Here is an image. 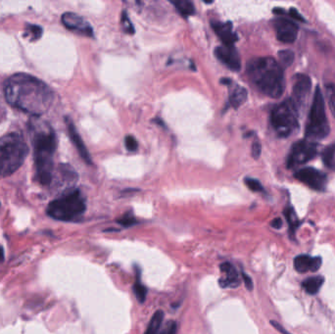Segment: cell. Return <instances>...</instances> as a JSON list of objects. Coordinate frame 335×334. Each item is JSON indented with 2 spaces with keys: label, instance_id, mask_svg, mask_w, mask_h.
I'll return each instance as SVG.
<instances>
[{
  "label": "cell",
  "instance_id": "obj_1",
  "mask_svg": "<svg viewBox=\"0 0 335 334\" xmlns=\"http://www.w3.org/2000/svg\"><path fill=\"white\" fill-rule=\"evenodd\" d=\"M4 96L13 108L34 117L46 113L54 99L52 89L45 82L25 73H18L7 79Z\"/></svg>",
  "mask_w": 335,
  "mask_h": 334
},
{
  "label": "cell",
  "instance_id": "obj_2",
  "mask_svg": "<svg viewBox=\"0 0 335 334\" xmlns=\"http://www.w3.org/2000/svg\"><path fill=\"white\" fill-rule=\"evenodd\" d=\"M32 139L36 180L48 185L52 182L54 163L53 155L57 148L55 131L44 123L32 124Z\"/></svg>",
  "mask_w": 335,
  "mask_h": 334
},
{
  "label": "cell",
  "instance_id": "obj_3",
  "mask_svg": "<svg viewBox=\"0 0 335 334\" xmlns=\"http://www.w3.org/2000/svg\"><path fill=\"white\" fill-rule=\"evenodd\" d=\"M247 75L252 83L265 96L279 98L285 89L282 67L271 57H259L247 65Z\"/></svg>",
  "mask_w": 335,
  "mask_h": 334
},
{
  "label": "cell",
  "instance_id": "obj_4",
  "mask_svg": "<svg viewBox=\"0 0 335 334\" xmlns=\"http://www.w3.org/2000/svg\"><path fill=\"white\" fill-rule=\"evenodd\" d=\"M29 154V146L22 134L6 133L0 137V178L14 174Z\"/></svg>",
  "mask_w": 335,
  "mask_h": 334
},
{
  "label": "cell",
  "instance_id": "obj_5",
  "mask_svg": "<svg viewBox=\"0 0 335 334\" xmlns=\"http://www.w3.org/2000/svg\"><path fill=\"white\" fill-rule=\"evenodd\" d=\"M86 205L80 190H71L51 201L46 209L48 216L62 222L75 221L85 212Z\"/></svg>",
  "mask_w": 335,
  "mask_h": 334
},
{
  "label": "cell",
  "instance_id": "obj_6",
  "mask_svg": "<svg viewBox=\"0 0 335 334\" xmlns=\"http://www.w3.org/2000/svg\"><path fill=\"white\" fill-rule=\"evenodd\" d=\"M329 123L326 118L324 98L319 86L316 88L313 103L306 125V139L319 140L323 139L329 134Z\"/></svg>",
  "mask_w": 335,
  "mask_h": 334
},
{
  "label": "cell",
  "instance_id": "obj_7",
  "mask_svg": "<svg viewBox=\"0 0 335 334\" xmlns=\"http://www.w3.org/2000/svg\"><path fill=\"white\" fill-rule=\"evenodd\" d=\"M271 123L276 134L282 138L290 136L298 129V108L291 98L272 109Z\"/></svg>",
  "mask_w": 335,
  "mask_h": 334
},
{
  "label": "cell",
  "instance_id": "obj_8",
  "mask_svg": "<svg viewBox=\"0 0 335 334\" xmlns=\"http://www.w3.org/2000/svg\"><path fill=\"white\" fill-rule=\"evenodd\" d=\"M318 154V144L309 139H302L292 145L288 154V167L296 168L315 159Z\"/></svg>",
  "mask_w": 335,
  "mask_h": 334
},
{
  "label": "cell",
  "instance_id": "obj_9",
  "mask_svg": "<svg viewBox=\"0 0 335 334\" xmlns=\"http://www.w3.org/2000/svg\"><path fill=\"white\" fill-rule=\"evenodd\" d=\"M295 178L301 181L311 189L317 191L325 190L327 184V176L315 168H304L299 170L295 175Z\"/></svg>",
  "mask_w": 335,
  "mask_h": 334
},
{
  "label": "cell",
  "instance_id": "obj_10",
  "mask_svg": "<svg viewBox=\"0 0 335 334\" xmlns=\"http://www.w3.org/2000/svg\"><path fill=\"white\" fill-rule=\"evenodd\" d=\"M312 90V80L304 74H297L293 77V97L291 98L297 108L304 107Z\"/></svg>",
  "mask_w": 335,
  "mask_h": 334
},
{
  "label": "cell",
  "instance_id": "obj_11",
  "mask_svg": "<svg viewBox=\"0 0 335 334\" xmlns=\"http://www.w3.org/2000/svg\"><path fill=\"white\" fill-rule=\"evenodd\" d=\"M61 21L68 30L80 33L84 36H92L93 30L90 24L83 18L76 13L67 12L61 17Z\"/></svg>",
  "mask_w": 335,
  "mask_h": 334
},
{
  "label": "cell",
  "instance_id": "obj_12",
  "mask_svg": "<svg viewBox=\"0 0 335 334\" xmlns=\"http://www.w3.org/2000/svg\"><path fill=\"white\" fill-rule=\"evenodd\" d=\"M276 37L283 43H293L298 35V26L285 18H278L273 22Z\"/></svg>",
  "mask_w": 335,
  "mask_h": 334
},
{
  "label": "cell",
  "instance_id": "obj_13",
  "mask_svg": "<svg viewBox=\"0 0 335 334\" xmlns=\"http://www.w3.org/2000/svg\"><path fill=\"white\" fill-rule=\"evenodd\" d=\"M216 57L227 68L232 71H240L241 69V59L240 53L233 45H221L215 50Z\"/></svg>",
  "mask_w": 335,
  "mask_h": 334
},
{
  "label": "cell",
  "instance_id": "obj_14",
  "mask_svg": "<svg viewBox=\"0 0 335 334\" xmlns=\"http://www.w3.org/2000/svg\"><path fill=\"white\" fill-rule=\"evenodd\" d=\"M211 27L224 45H233L234 42L237 41L238 36L233 31V27L230 22L212 21Z\"/></svg>",
  "mask_w": 335,
  "mask_h": 334
},
{
  "label": "cell",
  "instance_id": "obj_15",
  "mask_svg": "<svg viewBox=\"0 0 335 334\" xmlns=\"http://www.w3.org/2000/svg\"><path fill=\"white\" fill-rule=\"evenodd\" d=\"M65 123H66V126H67L69 136H70V138H71L73 144L75 145L77 151L79 152L80 158L83 160L86 164L91 165L92 162H91L90 155H89V153H88L85 145H84L83 141H82V138L80 137V135L79 134V131L77 130V128L75 127V124L73 123V121L69 117L65 118Z\"/></svg>",
  "mask_w": 335,
  "mask_h": 334
},
{
  "label": "cell",
  "instance_id": "obj_16",
  "mask_svg": "<svg viewBox=\"0 0 335 334\" xmlns=\"http://www.w3.org/2000/svg\"><path fill=\"white\" fill-rule=\"evenodd\" d=\"M222 276L220 277L219 283L222 288H236L240 285L241 278L235 267L230 263H223L220 266Z\"/></svg>",
  "mask_w": 335,
  "mask_h": 334
},
{
  "label": "cell",
  "instance_id": "obj_17",
  "mask_svg": "<svg viewBox=\"0 0 335 334\" xmlns=\"http://www.w3.org/2000/svg\"><path fill=\"white\" fill-rule=\"evenodd\" d=\"M320 257H310L308 255H299L294 259V269L299 273H305L307 271H319L321 267Z\"/></svg>",
  "mask_w": 335,
  "mask_h": 334
},
{
  "label": "cell",
  "instance_id": "obj_18",
  "mask_svg": "<svg viewBox=\"0 0 335 334\" xmlns=\"http://www.w3.org/2000/svg\"><path fill=\"white\" fill-rule=\"evenodd\" d=\"M247 100V90L241 86L235 84L230 88L229 91V104L232 108L237 109L243 105Z\"/></svg>",
  "mask_w": 335,
  "mask_h": 334
},
{
  "label": "cell",
  "instance_id": "obj_19",
  "mask_svg": "<svg viewBox=\"0 0 335 334\" xmlns=\"http://www.w3.org/2000/svg\"><path fill=\"white\" fill-rule=\"evenodd\" d=\"M324 282L323 276H313L304 280L302 283L304 290L311 295L317 294Z\"/></svg>",
  "mask_w": 335,
  "mask_h": 334
},
{
  "label": "cell",
  "instance_id": "obj_20",
  "mask_svg": "<svg viewBox=\"0 0 335 334\" xmlns=\"http://www.w3.org/2000/svg\"><path fill=\"white\" fill-rule=\"evenodd\" d=\"M164 318H165V314L162 310L156 311L148 323L145 334H158Z\"/></svg>",
  "mask_w": 335,
  "mask_h": 334
},
{
  "label": "cell",
  "instance_id": "obj_21",
  "mask_svg": "<svg viewBox=\"0 0 335 334\" xmlns=\"http://www.w3.org/2000/svg\"><path fill=\"white\" fill-rule=\"evenodd\" d=\"M171 3L176 7L178 13L182 17L192 16L195 12L194 4L188 0H173Z\"/></svg>",
  "mask_w": 335,
  "mask_h": 334
},
{
  "label": "cell",
  "instance_id": "obj_22",
  "mask_svg": "<svg viewBox=\"0 0 335 334\" xmlns=\"http://www.w3.org/2000/svg\"><path fill=\"white\" fill-rule=\"evenodd\" d=\"M133 293L135 298L138 300L140 304H143L146 301V296H147V288L141 283L140 281V272L139 270L136 271V276H135V281L133 283Z\"/></svg>",
  "mask_w": 335,
  "mask_h": 334
},
{
  "label": "cell",
  "instance_id": "obj_23",
  "mask_svg": "<svg viewBox=\"0 0 335 334\" xmlns=\"http://www.w3.org/2000/svg\"><path fill=\"white\" fill-rule=\"evenodd\" d=\"M321 158L328 169L335 171V144L324 148L321 153Z\"/></svg>",
  "mask_w": 335,
  "mask_h": 334
},
{
  "label": "cell",
  "instance_id": "obj_24",
  "mask_svg": "<svg viewBox=\"0 0 335 334\" xmlns=\"http://www.w3.org/2000/svg\"><path fill=\"white\" fill-rule=\"evenodd\" d=\"M42 28L38 25H33V24H27L25 28V33L24 37H29L31 41H35L39 39L42 35Z\"/></svg>",
  "mask_w": 335,
  "mask_h": 334
},
{
  "label": "cell",
  "instance_id": "obj_25",
  "mask_svg": "<svg viewBox=\"0 0 335 334\" xmlns=\"http://www.w3.org/2000/svg\"><path fill=\"white\" fill-rule=\"evenodd\" d=\"M284 216L288 220V224H289V228H290V233L293 236L295 229L298 227L299 225V220L298 217L294 211V209L292 207H288L284 210Z\"/></svg>",
  "mask_w": 335,
  "mask_h": 334
},
{
  "label": "cell",
  "instance_id": "obj_26",
  "mask_svg": "<svg viewBox=\"0 0 335 334\" xmlns=\"http://www.w3.org/2000/svg\"><path fill=\"white\" fill-rule=\"evenodd\" d=\"M278 59L279 65L281 67H289L294 61V53L291 50H282L278 52Z\"/></svg>",
  "mask_w": 335,
  "mask_h": 334
},
{
  "label": "cell",
  "instance_id": "obj_27",
  "mask_svg": "<svg viewBox=\"0 0 335 334\" xmlns=\"http://www.w3.org/2000/svg\"><path fill=\"white\" fill-rule=\"evenodd\" d=\"M325 91L326 96L328 99V104L330 111L332 113L333 117L335 118V84L334 83H328L325 86Z\"/></svg>",
  "mask_w": 335,
  "mask_h": 334
},
{
  "label": "cell",
  "instance_id": "obj_28",
  "mask_svg": "<svg viewBox=\"0 0 335 334\" xmlns=\"http://www.w3.org/2000/svg\"><path fill=\"white\" fill-rule=\"evenodd\" d=\"M244 182L250 190L254 191V192L264 191V187H263L262 183L258 179L252 178V177H246L244 179Z\"/></svg>",
  "mask_w": 335,
  "mask_h": 334
},
{
  "label": "cell",
  "instance_id": "obj_29",
  "mask_svg": "<svg viewBox=\"0 0 335 334\" xmlns=\"http://www.w3.org/2000/svg\"><path fill=\"white\" fill-rule=\"evenodd\" d=\"M121 23H122V28L125 32L127 33H129V34H132L134 33V28L128 18V14L124 11L123 14H122V20H121Z\"/></svg>",
  "mask_w": 335,
  "mask_h": 334
},
{
  "label": "cell",
  "instance_id": "obj_30",
  "mask_svg": "<svg viewBox=\"0 0 335 334\" xmlns=\"http://www.w3.org/2000/svg\"><path fill=\"white\" fill-rule=\"evenodd\" d=\"M118 223H120V224H122V225H124V226H131V225H133V224H135L136 223V220H135V218L132 216V215H130V214H126V215H124L120 220H118Z\"/></svg>",
  "mask_w": 335,
  "mask_h": 334
},
{
  "label": "cell",
  "instance_id": "obj_31",
  "mask_svg": "<svg viewBox=\"0 0 335 334\" xmlns=\"http://www.w3.org/2000/svg\"><path fill=\"white\" fill-rule=\"evenodd\" d=\"M125 145H126V148L128 149V151H136L137 148H138V144H137L136 139L131 135L126 136Z\"/></svg>",
  "mask_w": 335,
  "mask_h": 334
},
{
  "label": "cell",
  "instance_id": "obj_32",
  "mask_svg": "<svg viewBox=\"0 0 335 334\" xmlns=\"http://www.w3.org/2000/svg\"><path fill=\"white\" fill-rule=\"evenodd\" d=\"M177 332V325H176V321H169L167 326L165 327V329L162 331L161 334H176Z\"/></svg>",
  "mask_w": 335,
  "mask_h": 334
},
{
  "label": "cell",
  "instance_id": "obj_33",
  "mask_svg": "<svg viewBox=\"0 0 335 334\" xmlns=\"http://www.w3.org/2000/svg\"><path fill=\"white\" fill-rule=\"evenodd\" d=\"M241 276H242V279H243V281H244V283H245V287H246V288H247L249 291H252V290H253V287H254V285H253V281H252V278H251L248 274H246L245 272H241Z\"/></svg>",
  "mask_w": 335,
  "mask_h": 334
},
{
  "label": "cell",
  "instance_id": "obj_34",
  "mask_svg": "<svg viewBox=\"0 0 335 334\" xmlns=\"http://www.w3.org/2000/svg\"><path fill=\"white\" fill-rule=\"evenodd\" d=\"M261 155V144L258 141H255L252 145V156L257 159Z\"/></svg>",
  "mask_w": 335,
  "mask_h": 334
},
{
  "label": "cell",
  "instance_id": "obj_35",
  "mask_svg": "<svg viewBox=\"0 0 335 334\" xmlns=\"http://www.w3.org/2000/svg\"><path fill=\"white\" fill-rule=\"evenodd\" d=\"M289 15L292 17V18H294L295 20L299 21V22H303V23L305 22V19L302 17V15L296 9H294V8H291L289 10Z\"/></svg>",
  "mask_w": 335,
  "mask_h": 334
},
{
  "label": "cell",
  "instance_id": "obj_36",
  "mask_svg": "<svg viewBox=\"0 0 335 334\" xmlns=\"http://www.w3.org/2000/svg\"><path fill=\"white\" fill-rule=\"evenodd\" d=\"M271 324H272V326L275 328V329H277L279 332H281L282 334H290L288 331H286L279 323H277L276 321H273V320H271Z\"/></svg>",
  "mask_w": 335,
  "mask_h": 334
},
{
  "label": "cell",
  "instance_id": "obj_37",
  "mask_svg": "<svg viewBox=\"0 0 335 334\" xmlns=\"http://www.w3.org/2000/svg\"><path fill=\"white\" fill-rule=\"evenodd\" d=\"M271 225L275 229H279L282 226V221L280 218H276L273 221H271Z\"/></svg>",
  "mask_w": 335,
  "mask_h": 334
},
{
  "label": "cell",
  "instance_id": "obj_38",
  "mask_svg": "<svg viewBox=\"0 0 335 334\" xmlns=\"http://www.w3.org/2000/svg\"><path fill=\"white\" fill-rule=\"evenodd\" d=\"M4 261V249L0 246V263Z\"/></svg>",
  "mask_w": 335,
  "mask_h": 334
}]
</instances>
